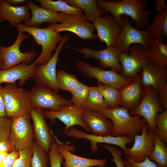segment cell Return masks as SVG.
Returning a JSON list of instances; mask_svg holds the SVG:
<instances>
[{"label":"cell","mask_w":167,"mask_h":167,"mask_svg":"<svg viewBox=\"0 0 167 167\" xmlns=\"http://www.w3.org/2000/svg\"><path fill=\"white\" fill-rule=\"evenodd\" d=\"M147 51L151 60L167 66V44L164 43L161 38L152 39L151 45Z\"/></svg>","instance_id":"obj_29"},{"label":"cell","mask_w":167,"mask_h":167,"mask_svg":"<svg viewBox=\"0 0 167 167\" xmlns=\"http://www.w3.org/2000/svg\"><path fill=\"white\" fill-rule=\"evenodd\" d=\"M58 151L63 156L65 161L63 167H105L107 160L106 159H90L79 156L72 153L74 146L61 143L57 139Z\"/></svg>","instance_id":"obj_24"},{"label":"cell","mask_w":167,"mask_h":167,"mask_svg":"<svg viewBox=\"0 0 167 167\" xmlns=\"http://www.w3.org/2000/svg\"><path fill=\"white\" fill-rule=\"evenodd\" d=\"M99 7L109 13L117 20L122 28L123 22L122 15L130 17L135 23V28L144 29L150 24L148 17L152 14V11L146 9L147 3L143 0H124L110 1L98 0Z\"/></svg>","instance_id":"obj_1"},{"label":"cell","mask_w":167,"mask_h":167,"mask_svg":"<svg viewBox=\"0 0 167 167\" xmlns=\"http://www.w3.org/2000/svg\"><path fill=\"white\" fill-rule=\"evenodd\" d=\"M3 66V62L2 58L0 55V71L2 70Z\"/></svg>","instance_id":"obj_50"},{"label":"cell","mask_w":167,"mask_h":167,"mask_svg":"<svg viewBox=\"0 0 167 167\" xmlns=\"http://www.w3.org/2000/svg\"><path fill=\"white\" fill-rule=\"evenodd\" d=\"M0 13L3 19L7 21L14 27L23 21H28L31 18V12L27 4L12 6L7 4L5 0H0Z\"/></svg>","instance_id":"obj_26"},{"label":"cell","mask_w":167,"mask_h":167,"mask_svg":"<svg viewBox=\"0 0 167 167\" xmlns=\"http://www.w3.org/2000/svg\"><path fill=\"white\" fill-rule=\"evenodd\" d=\"M33 149L31 167H48L49 160L48 153L35 142L33 143Z\"/></svg>","instance_id":"obj_35"},{"label":"cell","mask_w":167,"mask_h":167,"mask_svg":"<svg viewBox=\"0 0 167 167\" xmlns=\"http://www.w3.org/2000/svg\"><path fill=\"white\" fill-rule=\"evenodd\" d=\"M164 109L161 105L157 91L152 86L144 87L143 96L140 103L134 109L129 111L132 116H140L144 118L148 125V132L156 133L155 123L156 114L162 113Z\"/></svg>","instance_id":"obj_7"},{"label":"cell","mask_w":167,"mask_h":167,"mask_svg":"<svg viewBox=\"0 0 167 167\" xmlns=\"http://www.w3.org/2000/svg\"><path fill=\"white\" fill-rule=\"evenodd\" d=\"M64 0L69 4L82 10L86 19L92 23L96 18L108 13L98 7L97 0Z\"/></svg>","instance_id":"obj_27"},{"label":"cell","mask_w":167,"mask_h":167,"mask_svg":"<svg viewBox=\"0 0 167 167\" xmlns=\"http://www.w3.org/2000/svg\"><path fill=\"white\" fill-rule=\"evenodd\" d=\"M139 74L144 87L152 86L158 93L167 84V66L151 60L142 68Z\"/></svg>","instance_id":"obj_21"},{"label":"cell","mask_w":167,"mask_h":167,"mask_svg":"<svg viewBox=\"0 0 167 167\" xmlns=\"http://www.w3.org/2000/svg\"><path fill=\"white\" fill-rule=\"evenodd\" d=\"M16 27L17 30L29 34L33 37L36 42L42 46L41 53L33 62L38 65H44L50 60L52 56V52L56 51L57 45L63 37L49 26L40 28L28 27L20 24Z\"/></svg>","instance_id":"obj_3"},{"label":"cell","mask_w":167,"mask_h":167,"mask_svg":"<svg viewBox=\"0 0 167 167\" xmlns=\"http://www.w3.org/2000/svg\"><path fill=\"white\" fill-rule=\"evenodd\" d=\"M30 113L12 119L9 139L15 149H25L32 144L34 138Z\"/></svg>","instance_id":"obj_13"},{"label":"cell","mask_w":167,"mask_h":167,"mask_svg":"<svg viewBox=\"0 0 167 167\" xmlns=\"http://www.w3.org/2000/svg\"><path fill=\"white\" fill-rule=\"evenodd\" d=\"M130 111L118 106L114 108L108 107L100 112L113 122L112 136L124 135L133 139L136 134L141 133L143 126L147 123L146 120L140 116H131L129 112Z\"/></svg>","instance_id":"obj_2"},{"label":"cell","mask_w":167,"mask_h":167,"mask_svg":"<svg viewBox=\"0 0 167 167\" xmlns=\"http://www.w3.org/2000/svg\"><path fill=\"white\" fill-rule=\"evenodd\" d=\"M85 109L82 106L73 105L59 111L45 110L44 111V114L45 117L49 119L52 123L54 122L56 118L63 122L65 125L63 130L65 134L70 128L76 125L79 126L87 132L90 133L89 129L82 119Z\"/></svg>","instance_id":"obj_16"},{"label":"cell","mask_w":167,"mask_h":167,"mask_svg":"<svg viewBox=\"0 0 167 167\" xmlns=\"http://www.w3.org/2000/svg\"><path fill=\"white\" fill-rule=\"evenodd\" d=\"M29 113L32 122L35 142L48 153L51 144L55 141L50 134L49 126L45 121L44 110L33 107Z\"/></svg>","instance_id":"obj_17"},{"label":"cell","mask_w":167,"mask_h":167,"mask_svg":"<svg viewBox=\"0 0 167 167\" xmlns=\"http://www.w3.org/2000/svg\"><path fill=\"white\" fill-rule=\"evenodd\" d=\"M19 155V151L15 149L9 153L7 157L0 162V167H13L15 160Z\"/></svg>","instance_id":"obj_43"},{"label":"cell","mask_w":167,"mask_h":167,"mask_svg":"<svg viewBox=\"0 0 167 167\" xmlns=\"http://www.w3.org/2000/svg\"><path fill=\"white\" fill-rule=\"evenodd\" d=\"M6 2L9 5L12 6H18L20 4L24 3L25 0H5Z\"/></svg>","instance_id":"obj_48"},{"label":"cell","mask_w":167,"mask_h":167,"mask_svg":"<svg viewBox=\"0 0 167 167\" xmlns=\"http://www.w3.org/2000/svg\"><path fill=\"white\" fill-rule=\"evenodd\" d=\"M148 125L145 124L143 127L141 134H136L134 137V143L132 146L127 148L123 153L137 162L143 161L151 156L154 147V134L152 131L148 132Z\"/></svg>","instance_id":"obj_14"},{"label":"cell","mask_w":167,"mask_h":167,"mask_svg":"<svg viewBox=\"0 0 167 167\" xmlns=\"http://www.w3.org/2000/svg\"><path fill=\"white\" fill-rule=\"evenodd\" d=\"M56 79L59 90L66 91L71 93L80 82L74 74L63 70L57 71Z\"/></svg>","instance_id":"obj_33"},{"label":"cell","mask_w":167,"mask_h":167,"mask_svg":"<svg viewBox=\"0 0 167 167\" xmlns=\"http://www.w3.org/2000/svg\"><path fill=\"white\" fill-rule=\"evenodd\" d=\"M159 102L163 109L167 110V84L158 93Z\"/></svg>","instance_id":"obj_44"},{"label":"cell","mask_w":167,"mask_h":167,"mask_svg":"<svg viewBox=\"0 0 167 167\" xmlns=\"http://www.w3.org/2000/svg\"><path fill=\"white\" fill-rule=\"evenodd\" d=\"M37 64L33 62L29 65L25 63L6 70L0 71V85L4 83L16 84L22 86L28 79L33 78Z\"/></svg>","instance_id":"obj_25"},{"label":"cell","mask_w":167,"mask_h":167,"mask_svg":"<svg viewBox=\"0 0 167 167\" xmlns=\"http://www.w3.org/2000/svg\"><path fill=\"white\" fill-rule=\"evenodd\" d=\"M4 20L3 19V18H2L1 15V14H0V24H1V23H2V22Z\"/></svg>","instance_id":"obj_51"},{"label":"cell","mask_w":167,"mask_h":167,"mask_svg":"<svg viewBox=\"0 0 167 167\" xmlns=\"http://www.w3.org/2000/svg\"><path fill=\"white\" fill-rule=\"evenodd\" d=\"M48 26L58 33L72 32L83 40H95L97 38L92 23L88 21L83 14L69 15L64 22L50 24Z\"/></svg>","instance_id":"obj_12"},{"label":"cell","mask_w":167,"mask_h":167,"mask_svg":"<svg viewBox=\"0 0 167 167\" xmlns=\"http://www.w3.org/2000/svg\"><path fill=\"white\" fill-rule=\"evenodd\" d=\"M123 25L116 41L115 46L121 52L128 54V49L131 45H141L147 50L151 43L149 25L145 29L139 30L134 28L130 22L128 16H121Z\"/></svg>","instance_id":"obj_5"},{"label":"cell","mask_w":167,"mask_h":167,"mask_svg":"<svg viewBox=\"0 0 167 167\" xmlns=\"http://www.w3.org/2000/svg\"><path fill=\"white\" fill-rule=\"evenodd\" d=\"M148 158L151 161L156 162L158 167H167V147L156 133L154 134V148Z\"/></svg>","instance_id":"obj_32"},{"label":"cell","mask_w":167,"mask_h":167,"mask_svg":"<svg viewBox=\"0 0 167 167\" xmlns=\"http://www.w3.org/2000/svg\"><path fill=\"white\" fill-rule=\"evenodd\" d=\"M65 134L68 136H71L77 139H85L88 140L90 142L91 149L93 152L97 150L98 143L116 145L120 147L125 151L127 148L126 144L134 142V139L129 136L125 135L120 136L112 135L96 136L86 133L74 126L70 128Z\"/></svg>","instance_id":"obj_19"},{"label":"cell","mask_w":167,"mask_h":167,"mask_svg":"<svg viewBox=\"0 0 167 167\" xmlns=\"http://www.w3.org/2000/svg\"><path fill=\"white\" fill-rule=\"evenodd\" d=\"M58 143L55 142L51 145L48 153L51 167H61L63 162V156L58 150Z\"/></svg>","instance_id":"obj_39"},{"label":"cell","mask_w":167,"mask_h":167,"mask_svg":"<svg viewBox=\"0 0 167 167\" xmlns=\"http://www.w3.org/2000/svg\"><path fill=\"white\" fill-rule=\"evenodd\" d=\"M15 149L9 139L0 141V152H4L9 153Z\"/></svg>","instance_id":"obj_45"},{"label":"cell","mask_w":167,"mask_h":167,"mask_svg":"<svg viewBox=\"0 0 167 167\" xmlns=\"http://www.w3.org/2000/svg\"><path fill=\"white\" fill-rule=\"evenodd\" d=\"M97 84L99 91L109 107L114 108L119 106V89L99 82Z\"/></svg>","instance_id":"obj_34"},{"label":"cell","mask_w":167,"mask_h":167,"mask_svg":"<svg viewBox=\"0 0 167 167\" xmlns=\"http://www.w3.org/2000/svg\"><path fill=\"white\" fill-rule=\"evenodd\" d=\"M125 165L126 167H158L157 164L151 161L148 157L140 162H136L126 157Z\"/></svg>","instance_id":"obj_42"},{"label":"cell","mask_w":167,"mask_h":167,"mask_svg":"<svg viewBox=\"0 0 167 167\" xmlns=\"http://www.w3.org/2000/svg\"><path fill=\"white\" fill-rule=\"evenodd\" d=\"M31 12V18L28 21L24 23L28 27L39 28L40 24L45 23L50 24L62 23L67 18L69 15L62 13L52 12L36 4L32 0L27 1Z\"/></svg>","instance_id":"obj_22"},{"label":"cell","mask_w":167,"mask_h":167,"mask_svg":"<svg viewBox=\"0 0 167 167\" xmlns=\"http://www.w3.org/2000/svg\"><path fill=\"white\" fill-rule=\"evenodd\" d=\"M89 87L80 82L72 91V97L69 100L74 105L82 106L86 102Z\"/></svg>","instance_id":"obj_36"},{"label":"cell","mask_w":167,"mask_h":167,"mask_svg":"<svg viewBox=\"0 0 167 167\" xmlns=\"http://www.w3.org/2000/svg\"><path fill=\"white\" fill-rule=\"evenodd\" d=\"M28 92L32 108L57 111L73 105L46 85L36 84Z\"/></svg>","instance_id":"obj_6"},{"label":"cell","mask_w":167,"mask_h":167,"mask_svg":"<svg viewBox=\"0 0 167 167\" xmlns=\"http://www.w3.org/2000/svg\"><path fill=\"white\" fill-rule=\"evenodd\" d=\"M152 39L161 38L167 35V9L157 12L151 24L149 25Z\"/></svg>","instance_id":"obj_31"},{"label":"cell","mask_w":167,"mask_h":167,"mask_svg":"<svg viewBox=\"0 0 167 167\" xmlns=\"http://www.w3.org/2000/svg\"><path fill=\"white\" fill-rule=\"evenodd\" d=\"M12 119L0 117V141L9 139Z\"/></svg>","instance_id":"obj_41"},{"label":"cell","mask_w":167,"mask_h":167,"mask_svg":"<svg viewBox=\"0 0 167 167\" xmlns=\"http://www.w3.org/2000/svg\"><path fill=\"white\" fill-rule=\"evenodd\" d=\"M143 89L144 86L140 75L138 74L132 78L130 82L119 89V106L130 111L134 109L141 101Z\"/></svg>","instance_id":"obj_20"},{"label":"cell","mask_w":167,"mask_h":167,"mask_svg":"<svg viewBox=\"0 0 167 167\" xmlns=\"http://www.w3.org/2000/svg\"><path fill=\"white\" fill-rule=\"evenodd\" d=\"M128 50V54L122 52L119 54L118 60L122 67L121 75L126 77L132 78L139 74L151 59L147 50L141 45H131Z\"/></svg>","instance_id":"obj_8"},{"label":"cell","mask_w":167,"mask_h":167,"mask_svg":"<svg viewBox=\"0 0 167 167\" xmlns=\"http://www.w3.org/2000/svg\"><path fill=\"white\" fill-rule=\"evenodd\" d=\"M67 47L83 54L85 58L96 59L99 62L98 64L102 69L110 68L111 70L118 72L122 71V66L118 60V56L121 52L114 46H109L101 50H96L88 47L82 48Z\"/></svg>","instance_id":"obj_15"},{"label":"cell","mask_w":167,"mask_h":167,"mask_svg":"<svg viewBox=\"0 0 167 167\" xmlns=\"http://www.w3.org/2000/svg\"><path fill=\"white\" fill-rule=\"evenodd\" d=\"M9 153L4 152H0V162H2L8 156Z\"/></svg>","instance_id":"obj_49"},{"label":"cell","mask_w":167,"mask_h":167,"mask_svg":"<svg viewBox=\"0 0 167 167\" xmlns=\"http://www.w3.org/2000/svg\"><path fill=\"white\" fill-rule=\"evenodd\" d=\"M70 40L69 35L63 36L50 60L44 65H37L33 78L36 84L46 85L57 92H59V90L56 79V65L61 50L64 45Z\"/></svg>","instance_id":"obj_10"},{"label":"cell","mask_w":167,"mask_h":167,"mask_svg":"<svg viewBox=\"0 0 167 167\" xmlns=\"http://www.w3.org/2000/svg\"><path fill=\"white\" fill-rule=\"evenodd\" d=\"M155 123L157 128L156 133L165 144L167 143V110L158 113L155 117Z\"/></svg>","instance_id":"obj_37"},{"label":"cell","mask_w":167,"mask_h":167,"mask_svg":"<svg viewBox=\"0 0 167 167\" xmlns=\"http://www.w3.org/2000/svg\"><path fill=\"white\" fill-rule=\"evenodd\" d=\"M6 117L13 119L29 113L32 106L28 91L8 83L2 89Z\"/></svg>","instance_id":"obj_4"},{"label":"cell","mask_w":167,"mask_h":167,"mask_svg":"<svg viewBox=\"0 0 167 167\" xmlns=\"http://www.w3.org/2000/svg\"><path fill=\"white\" fill-rule=\"evenodd\" d=\"M92 24L101 41L105 43L107 47L115 46L122 27L112 15L106 14L96 18Z\"/></svg>","instance_id":"obj_18"},{"label":"cell","mask_w":167,"mask_h":167,"mask_svg":"<svg viewBox=\"0 0 167 167\" xmlns=\"http://www.w3.org/2000/svg\"><path fill=\"white\" fill-rule=\"evenodd\" d=\"M85 109L101 112L109 107L100 92L97 86L89 87L88 98L82 106Z\"/></svg>","instance_id":"obj_30"},{"label":"cell","mask_w":167,"mask_h":167,"mask_svg":"<svg viewBox=\"0 0 167 167\" xmlns=\"http://www.w3.org/2000/svg\"><path fill=\"white\" fill-rule=\"evenodd\" d=\"M155 5H156V9L157 12L164 9H167V5L165 0H156L155 2Z\"/></svg>","instance_id":"obj_47"},{"label":"cell","mask_w":167,"mask_h":167,"mask_svg":"<svg viewBox=\"0 0 167 167\" xmlns=\"http://www.w3.org/2000/svg\"><path fill=\"white\" fill-rule=\"evenodd\" d=\"M19 151V156L13 167H31L33 152V143L26 148Z\"/></svg>","instance_id":"obj_38"},{"label":"cell","mask_w":167,"mask_h":167,"mask_svg":"<svg viewBox=\"0 0 167 167\" xmlns=\"http://www.w3.org/2000/svg\"><path fill=\"white\" fill-rule=\"evenodd\" d=\"M82 119L91 135L103 136L112 135L113 122L108 120L100 112L85 109Z\"/></svg>","instance_id":"obj_23"},{"label":"cell","mask_w":167,"mask_h":167,"mask_svg":"<svg viewBox=\"0 0 167 167\" xmlns=\"http://www.w3.org/2000/svg\"><path fill=\"white\" fill-rule=\"evenodd\" d=\"M100 145L111 153L113 157L111 161L115 163L117 167H126L125 161H124L121 157L122 150L109 144Z\"/></svg>","instance_id":"obj_40"},{"label":"cell","mask_w":167,"mask_h":167,"mask_svg":"<svg viewBox=\"0 0 167 167\" xmlns=\"http://www.w3.org/2000/svg\"><path fill=\"white\" fill-rule=\"evenodd\" d=\"M41 7L52 12L62 13L69 15L83 14L82 10L74 6L70 5L64 0H36Z\"/></svg>","instance_id":"obj_28"},{"label":"cell","mask_w":167,"mask_h":167,"mask_svg":"<svg viewBox=\"0 0 167 167\" xmlns=\"http://www.w3.org/2000/svg\"><path fill=\"white\" fill-rule=\"evenodd\" d=\"M18 33L14 43L8 47L2 46L0 44V55L2 58L3 66L2 70H6L22 63L28 64L33 61L36 52L33 50L22 53L19 50L20 45L25 39L29 37L28 34L17 30Z\"/></svg>","instance_id":"obj_11"},{"label":"cell","mask_w":167,"mask_h":167,"mask_svg":"<svg viewBox=\"0 0 167 167\" xmlns=\"http://www.w3.org/2000/svg\"><path fill=\"white\" fill-rule=\"evenodd\" d=\"M3 86L0 85V117L6 116V110L2 96Z\"/></svg>","instance_id":"obj_46"},{"label":"cell","mask_w":167,"mask_h":167,"mask_svg":"<svg viewBox=\"0 0 167 167\" xmlns=\"http://www.w3.org/2000/svg\"><path fill=\"white\" fill-rule=\"evenodd\" d=\"M76 69L85 76L95 78L102 84L114 87L118 89L130 82L132 78L125 77L119 72L110 69L106 70L97 66H92L87 61L78 60Z\"/></svg>","instance_id":"obj_9"}]
</instances>
